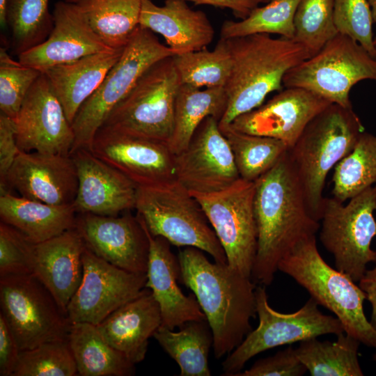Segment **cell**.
<instances>
[{
  "label": "cell",
  "mask_w": 376,
  "mask_h": 376,
  "mask_svg": "<svg viewBox=\"0 0 376 376\" xmlns=\"http://www.w3.org/2000/svg\"><path fill=\"white\" fill-rule=\"evenodd\" d=\"M68 343L81 376H131L134 365L110 345L96 325L88 322L71 324Z\"/></svg>",
  "instance_id": "cell-29"
},
{
  "label": "cell",
  "mask_w": 376,
  "mask_h": 376,
  "mask_svg": "<svg viewBox=\"0 0 376 376\" xmlns=\"http://www.w3.org/2000/svg\"><path fill=\"white\" fill-rule=\"evenodd\" d=\"M333 197L344 203L376 185V134L364 131L334 168Z\"/></svg>",
  "instance_id": "cell-35"
},
{
  "label": "cell",
  "mask_w": 376,
  "mask_h": 376,
  "mask_svg": "<svg viewBox=\"0 0 376 376\" xmlns=\"http://www.w3.org/2000/svg\"><path fill=\"white\" fill-rule=\"evenodd\" d=\"M72 157L78 177L73 203L77 213L116 216L135 207L137 186L124 174L79 149Z\"/></svg>",
  "instance_id": "cell-22"
},
{
  "label": "cell",
  "mask_w": 376,
  "mask_h": 376,
  "mask_svg": "<svg viewBox=\"0 0 376 376\" xmlns=\"http://www.w3.org/2000/svg\"><path fill=\"white\" fill-rule=\"evenodd\" d=\"M124 48L86 56L42 72L49 81L71 124L81 106L97 89L109 70L118 61Z\"/></svg>",
  "instance_id": "cell-27"
},
{
  "label": "cell",
  "mask_w": 376,
  "mask_h": 376,
  "mask_svg": "<svg viewBox=\"0 0 376 376\" xmlns=\"http://www.w3.org/2000/svg\"><path fill=\"white\" fill-rule=\"evenodd\" d=\"M373 359L376 361V352L373 355Z\"/></svg>",
  "instance_id": "cell-52"
},
{
  "label": "cell",
  "mask_w": 376,
  "mask_h": 376,
  "mask_svg": "<svg viewBox=\"0 0 376 376\" xmlns=\"http://www.w3.org/2000/svg\"><path fill=\"white\" fill-rule=\"evenodd\" d=\"M331 102L301 88H284L257 108L235 118V130L283 141L290 148L307 125Z\"/></svg>",
  "instance_id": "cell-20"
},
{
  "label": "cell",
  "mask_w": 376,
  "mask_h": 376,
  "mask_svg": "<svg viewBox=\"0 0 376 376\" xmlns=\"http://www.w3.org/2000/svg\"><path fill=\"white\" fill-rule=\"evenodd\" d=\"M232 68L225 86L227 107L219 124H230L237 116L261 105L272 92L284 88L286 72L311 57L301 45L267 33L226 39Z\"/></svg>",
  "instance_id": "cell-3"
},
{
  "label": "cell",
  "mask_w": 376,
  "mask_h": 376,
  "mask_svg": "<svg viewBox=\"0 0 376 376\" xmlns=\"http://www.w3.org/2000/svg\"><path fill=\"white\" fill-rule=\"evenodd\" d=\"M375 214H376V209H375Z\"/></svg>",
  "instance_id": "cell-53"
},
{
  "label": "cell",
  "mask_w": 376,
  "mask_h": 376,
  "mask_svg": "<svg viewBox=\"0 0 376 376\" xmlns=\"http://www.w3.org/2000/svg\"><path fill=\"white\" fill-rule=\"evenodd\" d=\"M78 177L70 155L19 150L5 178L0 193H12L51 205L73 203Z\"/></svg>",
  "instance_id": "cell-19"
},
{
  "label": "cell",
  "mask_w": 376,
  "mask_h": 376,
  "mask_svg": "<svg viewBox=\"0 0 376 376\" xmlns=\"http://www.w3.org/2000/svg\"><path fill=\"white\" fill-rule=\"evenodd\" d=\"M52 17L53 27L48 37L19 54L21 63L43 72L52 67L112 49L92 29L76 3L57 1Z\"/></svg>",
  "instance_id": "cell-21"
},
{
  "label": "cell",
  "mask_w": 376,
  "mask_h": 376,
  "mask_svg": "<svg viewBox=\"0 0 376 376\" xmlns=\"http://www.w3.org/2000/svg\"><path fill=\"white\" fill-rule=\"evenodd\" d=\"M364 126L352 108L331 103L306 127L288 150L312 217L320 220L328 173L354 148Z\"/></svg>",
  "instance_id": "cell-5"
},
{
  "label": "cell",
  "mask_w": 376,
  "mask_h": 376,
  "mask_svg": "<svg viewBox=\"0 0 376 376\" xmlns=\"http://www.w3.org/2000/svg\"><path fill=\"white\" fill-rule=\"evenodd\" d=\"M84 241L74 227L33 246L31 269L67 315L83 275Z\"/></svg>",
  "instance_id": "cell-24"
},
{
  "label": "cell",
  "mask_w": 376,
  "mask_h": 376,
  "mask_svg": "<svg viewBox=\"0 0 376 376\" xmlns=\"http://www.w3.org/2000/svg\"><path fill=\"white\" fill-rule=\"evenodd\" d=\"M175 169L176 179L191 193L217 191L240 178L218 119L203 120L185 149L175 155Z\"/></svg>",
  "instance_id": "cell-16"
},
{
  "label": "cell",
  "mask_w": 376,
  "mask_h": 376,
  "mask_svg": "<svg viewBox=\"0 0 376 376\" xmlns=\"http://www.w3.org/2000/svg\"><path fill=\"white\" fill-rule=\"evenodd\" d=\"M20 350L8 327L3 317L0 314V375L13 376L16 368Z\"/></svg>",
  "instance_id": "cell-46"
},
{
  "label": "cell",
  "mask_w": 376,
  "mask_h": 376,
  "mask_svg": "<svg viewBox=\"0 0 376 376\" xmlns=\"http://www.w3.org/2000/svg\"><path fill=\"white\" fill-rule=\"evenodd\" d=\"M77 210L73 203L51 205L12 193L0 194V218L39 243L73 228Z\"/></svg>",
  "instance_id": "cell-28"
},
{
  "label": "cell",
  "mask_w": 376,
  "mask_h": 376,
  "mask_svg": "<svg viewBox=\"0 0 376 376\" xmlns=\"http://www.w3.org/2000/svg\"><path fill=\"white\" fill-rule=\"evenodd\" d=\"M0 306L20 351L68 340L71 323L67 315L32 274L0 277Z\"/></svg>",
  "instance_id": "cell-12"
},
{
  "label": "cell",
  "mask_w": 376,
  "mask_h": 376,
  "mask_svg": "<svg viewBox=\"0 0 376 376\" xmlns=\"http://www.w3.org/2000/svg\"><path fill=\"white\" fill-rule=\"evenodd\" d=\"M149 239L150 251L146 288L157 301L162 315V327L173 330L189 321H205L194 295H185L180 288V267L178 256L171 249L170 242L159 236H152L143 219Z\"/></svg>",
  "instance_id": "cell-23"
},
{
  "label": "cell",
  "mask_w": 376,
  "mask_h": 376,
  "mask_svg": "<svg viewBox=\"0 0 376 376\" xmlns=\"http://www.w3.org/2000/svg\"><path fill=\"white\" fill-rule=\"evenodd\" d=\"M7 25L10 28L13 49L17 56L42 42L53 27L49 0H9Z\"/></svg>",
  "instance_id": "cell-38"
},
{
  "label": "cell",
  "mask_w": 376,
  "mask_h": 376,
  "mask_svg": "<svg viewBox=\"0 0 376 376\" xmlns=\"http://www.w3.org/2000/svg\"><path fill=\"white\" fill-rule=\"evenodd\" d=\"M197 5H210L220 8H227L232 11L235 17L245 19L251 11L261 3H267L271 0H185Z\"/></svg>",
  "instance_id": "cell-47"
},
{
  "label": "cell",
  "mask_w": 376,
  "mask_h": 376,
  "mask_svg": "<svg viewBox=\"0 0 376 376\" xmlns=\"http://www.w3.org/2000/svg\"><path fill=\"white\" fill-rule=\"evenodd\" d=\"M162 325L159 306L147 288L96 325L102 336L134 364L144 360L149 339Z\"/></svg>",
  "instance_id": "cell-25"
},
{
  "label": "cell",
  "mask_w": 376,
  "mask_h": 376,
  "mask_svg": "<svg viewBox=\"0 0 376 376\" xmlns=\"http://www.w3.org/2000/svg\"><path fill=\"white\" fill-rule=\"evenodd\" d=\"M363 80L376 81V58L359 42L338 33L316 54L289 70L283 85L301 88L331 103L352 108L350 90Z\"/></svg>",
  "instance_id": "cell-9"
},
{
  "label": "cell",
  "mask_w": 376,
  "mask_h": 376,
  "mask_svg": "<svg viewBox=\"0 0 376 376\" xmlns=\"http://www.w3.org/2000/svg\"><path fill=\"white\" fill-rule=\"evenodd\" d=\"M292 40L312 56L338 32L334 17V0H300L294 17Z\"/></svg>",
  "instance_id": "cell-39"
},
{
  "label": "cell",
  "mask_w": 376,
  "mask_h": 376,
  "mask_svg": "<svg viewBox=\"0 0 376 376\" xmlns=\"http://www.w3.org/2000/svg\"><path fill=\"white\" fill-rule=\"evenodd\" d=\"M143 0H80L76 5L111 49L124 48L139 26Z\"/></svg>",
  "instance_id": "cell-32"
},
{
  "label": "cell",
  "mask_w": 376,
  "mask_h": 376,
  "mask_svg": "<svg viewBox=\"0 0 376 376\" xmlns=\"http://www.w3.org/2000/svg\"><path fill=\"white\" fill-rule=\"evenodd\" d=\"M181 81L173 56L148 68L102 125L169 145Z\"/></svg>",
  "instance_id": "cell-8"
},
{
  "label": "cell",
  "mask_w": 376,
  "mask_h": 376,
  "mask_svg": "<svg viewBox=\"0 0 376 376\" xmlns=\"http://www.w3.org/2000/svg\"><path fill=\"white\" fill-rule=\"evenodd\" d=\"M129 211L122 216L77 213L75 228L99 258L130 272L146 273L149 239L140 219Z\"/></svg>",
  "instance_id": "cell-17"
},
{
  "label": "cell",
  "mask_w": 376,
  "mask_h": 376,
  "mask_svg": "<svg viewBox=\"0 0 376 376\" xmlns=\"http://www.w3.org/2000/svg\"><path fill=\"white\" fill-rule=\"evenodd\" d=\"M376 185L350 199L347 205L324 198L320 240L334 258L336 268L359 282L367 265L376 262L371 242L376 236Z\"/></svg>",
  "instance_id": "cell-10"
},
{
  "label": "cell",
  "mask_w": 376,
  "mask_h": 376,
  "mask_svg": "<svg viewBox=\"0 0 376 376\" xmlns=\"http://www.w3.org/2000/svg\"><path fill=\"white\" fill-rule=\"evenodd\" d=\"M64 1L72 3H77L80 0H63Z\"/></svg>",
  "instance_id": "cell-51"
},
{
  "label": "cell",
  "mask_w": 376,
  "mask_h": 376,
  "mask_svg": "<svg viewBox=\"0 0 376 376\" xmlns=\"http://www.w3.org/2000/svg\"><path fill=\"white\" fill-rule=\"evenodd\" d=\"M174 64L182 84L196 88L225 87L232 68V58L226 39L220 38L212 50L175 54Z\"/></svg>",
  "instance_id": "cell-36"
},
{
  "label": "cell",
  "mask_w": 376,
  "mask_h": 376,
  "mask_svg": "<svg viewBox=\"0 0 376 376\" xmlns=\"http://www.w3.org/2000/svg\"><path fill=\"white\" fill-rule=\"evenodd\" d=\"M253 211L258 247L251 278L269 285L281 258L320 228L309 212L288 151L255 181Z\"/></svg>",
  "instance_id": "cell-1"
},
{
  "label": "cell",
  "mask_w": 376,
  "mask_h": 376,
  "mask_svg": "<svg viewBox=\"0 0 376 376\" xmlns=\"http://www.w3.org/2000/svg\"><path fill=\"white\" fill-rule=\"evenodd\" d=\"M199 249L179 251L180 282L189 288L204 313L213 336L214 355L229 354L252 330L256 286L227 263H212Z\"/></svg>",
  "instance_id": "cell-2"
},
{
  "label": "cell",
  "mask_w": 376,
  "mask_h": 376,
  "mask_svg": "<svg viewBox=\"0 0 376 376\" xmlns=\"http://www.w3.org/2000/svg\"><path fill=\"white\" fill-rule=\"evenodd\" d=\"M13 120L20 150L70 155L75 141L72 124L43 73Z\"/></svg>",
  "instance_id": "cell-18"
},
{
  "label": "cell",
  "mask_w": 376,
  "mask_h": 376,
  "mask_svg": "<svg viewBox=\"0 0 376 376\" xmlns=\"http://www.w3.org/2000/svg\"><path fill=\"white\" fill-rule=\"evenodd\" d=\"M9 0H0V24L1 28L7 26V8Z\"/></svg>",
  "instance_id": "cell-49"
},
{
  "label": "cell",
  "mask_w": 376,
  "mask_h": 376,
  "mask_svg": "<svg viewBox=\"0 0 376 376\" xmlns=\"http://www.w3.org/2000/svg\"><path fill=\"white\" fill-rule=\"evenodd\" d=\"M334 342L312 338L295 348L300 361L312 376H363L358 358L361 342L345 332Z\"/></svg>",
  "instance_id": "cell-33"
},
{
  "label": "cell",
  "mask_w": 376,
  "mask_h": 376,
  "mask_svg": "<svg viewBox=\"0 0 376 376\" xmlns=\"http://www.w3.org/2000/svg\"><path fill=\"white\" fill-rule=\"evenodd\" d=\"M368 2L371 10L373 22L376 24V0H368ZM374 44L376 47V34L374 36Z\"/></svg>",
  "instance_id": "cell-50"
},
{
  "label": "cell",
  "mask_w": 376,
  "mask_h": 376,
  "mask_svg": "<svg viewBox=\"0 0 376 376\" xmlns=\"http://www.w3.org/2000/svg\"><path fill=\"white\" fill-rule=\"evenodd\" d=\"M33 242L15 228L0 223V277L31 274Z\"/></svg>",
  "instance_id": "cell-43"
},
{
  "label": "cell",
  "mask_w": 376,
  "mask_h": 376,
  "mask_svg": "<svg viewBox=\"0 0 376 376\" xmlns=\"http://www.w3.org/2000/svg\"><path fill=\"white\" fill-rule=\"evenodd\" d=\"M198 201L226 253L227 264L251 278L258 247L253 211L255 182L241 178L211 193H191Z\"/></svg>",
  "instance_id": "cell-13"
},
{
  "label": "cell",
  "mask_w": 376,
  "mask_h": 376,
  "mask_svg": "<svg viewBox=\"0 0 376 376\" xmlns=\"http://www.w3.org/2000/svg\"><path fill=\"white\" fill-rule=\"evenodd\" d=\"M233 155L240 178L255 182L272 169L289 148L282 141L242 132L230 124H219Z\"/></svg>",
  "instance_id": "cell-34"
},
{
  "label": "cell",
  "mask_w": 376,
  "mask_h": 376,
  "mask_svg": "<svg viewBox=\"0 0 376 376\" xmlns=\"http://www.w3.org/2000/svg\"><path fill=\"white\" fill-rule=\"evenodd\" d=\"M82 262V279L67 308L71 324L97 325L146 288V273L130 272L114 266L86 246Z\"/></svg>",
  "instance_id": "cell-14"
},
{
  "label": "cell",
  "mask_w": 376,
  "mask_h": 376,
  "mask_svg": "<svg viewBox=\"0 0 376 376\" xmlns=\"http://www.w3.org/2000/svg\"><path fill=\"white\" fill-rule=\"evenodd\" d=\"M373 269H367L359 281V285L365 292L366 299L371 304L372 311L370 322L376 330V262Z\"/></svg>",
  "instance_id": "cell-48"
},
{
  "label": "cell",
  "mask_w": 376,
  "mask_h": 376,
  "mask_svg": "<svg viewBox=\"0 0 376 376\" xmlns=\"http://www.w3.org/2000/svg\"><path fill=\"white\" fill-rule=\"evenodd\" d=\"M175 54L153 32L139 25L118 61L76 114L72 123L75 141L70 155L79 149L90 150L98 130L145 72L156 62Z\"/></svg>",
  "instance_id": "cell-7"
},
{
  "label": "cell",
  "mask_w": 376,
  "mask_h": 376,
  "mask_svg": "<svg viewBox=\"0 0 376 376\" xmlns=\"http://www.w3.org/2000/svg\"><path fill=\"white\" fill-rule=\"evenodd\" d=\"M227 107L224 87L196 88L181 84L177 93L173 130L169 146L174 155L184 150L207 116L222 118Z\"/></svg>",
  "instance_id": "cell-30"
},
{
  "label": "cell",
  "mask_w": 376,
  "mask_h": 376,
  "mask_svg": "<svg viewBox=\"0 0 376 376\" xmlns=\"http://www.w3.org/2000/svg\"><path fill=\"white\" fill-rule=\"evenodd\" d=\"M255 295L258 325L223 361L224 375L236 376L249 359L267 350L345 332L340 321L336 316L323 314L312 297L297 311L283 313L269 306L265 287H256Z\"/></svg>",
  "instance_id": "cell-11"
},
{
  "label": "cell",
  "mask_w": 376,
  "mask_h": 376,
  "mask_svg": "<svg viewBox=\"0 0 376 376\" xmlns=\"http://www.w3.org/2000/svg\"><path fill=\"white\" fill-rule=\"evenodd\" d=\"M77 369L68 340L50 341L20 351L13 376H75Z\"/></svg>",
  "instance_id": "cell-40"
},
{
  "label": "cell",
  "mask_w": 376,
  "mask_h": 376,
  "mask_svg": "<svg viewBox=\"0 0 376 376\" xmlns=\"http://www.w3.org/2000/svg\"><path fill=\"white\" fill-rule=\"evenodd\" d=\"M334 17L339 33L359 42L376 58L374 22L368 0H334Z\"/></svg>",
  "instance_id": "cell-42"
},
{
  "label": "cell",
  "mask_w": 376,
  "mask_h": 376,
  "mask_svg": "<svg viewBox=\"0 0 376 376\" xmlns=\"http://www.w3.org/2000/svg\"><path fill=\"white\" fill-rule=\"evenodd\" d=\"M306 372L295 348L289 346L272 356L258 359L236 376H301Z\"/></svg>",
  "instance_id": "cell-44"
},
{
  "label": "cell",
  "mask_w": 376,
  "mask_h": 376,
  "mask_svg": "<svg viewBox=\"0 0 376 376\" xmlns=\"http://www.w3.org/2000/svg\"><path fill=\"white\" fill-rule=\"evenodd\" d=\"M89 150L137 187L155 185L176 179L175 155L169 145L162 142L102 125Z\"/></svg>",
  "instance_id": "cell-15"
},
{
  "label": "cell",
  "mask_w": 376,
  "mask_h": 376,
  "mask_svg": "<svg viewBox=\"0 0 376 376\" xmlns=\"http://www.w3.org/2000/svg\"><path fill=\"white\" fill-rule=\"evenodd\" d=\"M134 208L152 236L162 237L176 246L199 249L215 262L227 263L202 207L177 179L137 187Z\"/></svg>",
  "instance_id": "cell-6"
},
{
  "label": "cell",
  "mask_w": 376,
  "mask_h": 376,
  "mask_svg": "<svg viewBox=\"0 0 376 376\" xmlns=\"http://www.w3.org/2000/svg\"><path fill=\"white\" fill-rule=\"evenodd\" d=\"M300 0H271L258 6L244 19L226 20L222 24L220 38L230 39L252 34H278L292 39L294 17Z\"/></svg>",
  "instance_id": "cell-37"
},
{
  "label": "cell",
  "mask_w": 376,
  "mask_h": 376,
  "mask_svg": "<svg viewBox=\"0 0 376 376\" xmlns=\"http://www.w3.org/2000/svg\"><path fill=\"white\" fill-rule=\"evenodd\" d=\"M205 321H189L178 331L160 327L153 337L178 364L180 376H210L208 357L213 336Z\"/></svg>",
  "instance_id": "cell-31"
},
{
  "label": "cell",
  "mask_w": 376,
  "mask_h": 376,
  "mask_svg": "<svg viewBox=\"0 0 376 376\" xmlns=\"http://www.w3.org/2000/svg\"><path fill=\"white\" fill-rule=\"evenodd\" d=\"M139 25L160 34L176 54L206 47L214 35L205 13L193 10L185 0H166L161 6L143 0Z\"/></svg>",
  "instance_id": "cell-26"
},
{
  "label": "cell",
  "mask_w": 376,
  "mask_h": 376,
  "mask_svg": "<svg viewBox=\"0 0 376 376\" xmlns=\"http://www.w3.org/2000/svg\"><path fill=\"white\" fill-rule=\"evenodd\" d=\"M19 148L16 140V130L13 118L0 113V181L13 165Z\"/></svg>",
  "instance_id": "cell-45"
},
{
  "label": "cell",
  "mask_w": 376,
  "mask_h": 376,
  "mask_svg": "<svg viewBox=\"0 0 376 376\" xmlns=\"http://www.w3.org/2000/svg\"><path fill=\"white\" fill-rule=\"evenodd\" d=\"M42 72L13 59L0 49V110L15 118L31 88Z\"/></svg>",
  "instance_id": "cell-41"
},
{
  "label": "cell",
  "mask_w": 376,
  "mask_h": 376,
  "mask_svg": "<svg viewBox=\"0 0 376 376\" xmlns=\"http://www.w3.org/2000/svg\"><path fill=\"white\" fill-rule=\"evenodd\" d=\"M278 270L304 288L318 305L334 313L346 334L376 349V330L363 311L365 292L349 275L324 261L315 235L298 242L281 258Z\"/></svg>",
  "instance_id": "cell-4"
}]
</instances>
